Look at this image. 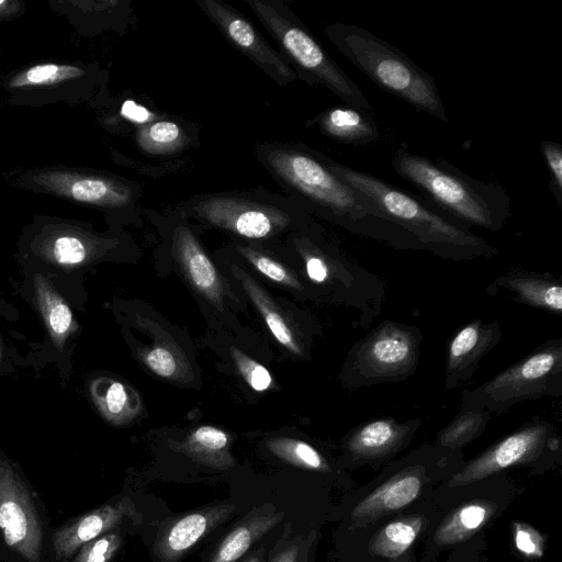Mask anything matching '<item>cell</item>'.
I'll return each mask as SVG.
<instances>
[{"label":"cell","mask_w":562,"mask_h":562,"mask_svg":"<svg viewBox=\"0 0 562 562\" xmlns=\"http://www.w3.org/2000/svg\"><path fill=\"white\" fill-rule=\"evenodd\" d=\"M540 153L546 159L550 171V191L557 204L562 207V146L552 140H543L540 144Z\"/></svg>","instance_id":"31"},{"label":"cell","mask_w":562,"mask_h":562,"mask_svg":"<svg viewBox=\"0 0 562 562\" xmlns=\"http://www.w3.org/2000/svg\"><path fill=\"white\" fill-rule=\"evenodd\" d=\"M127 400V393L122 383L115 381L110 383L104 396L105 407L110 414L120 415L124 412Z\"/></svg>","instance_id":"36"},{"label":"cell","mask_w":562,"mask_h":562,"mask_svg":"<svg viewBox=\"0 0 562 562\" xmlns=\"http://www.w3.org/2000/svg\"><path fill=\"white\" fill-rule=\"evenodd\" d=\"M263 27L283 52L297 77L304 81L324 86L347 106L371 113L372 106L361 88L329 56L323 45L278 0H245Z\"/></svg>","instance_id":"5"},{"label":"cell","mask_w":562,"mask_h":562,"mask_svg":"<svg viewBox=\"0 0 562 562\" xmlns=\"http://www.w3.org/2000/svg\"><path fill=\"white\" fill-rule=\"evenodd\" d=\"M284 517L273 505L266 504L248 513L218 542L207 562H237Z\"/></svg>","instance_id":"17"},{"label":"cell","mask_w":562,"mask_h":562,"mask_svg":"<svg viewBox=\"0 0 562 562\" xmlns=\"http://www.w3.org/2000/svg\"><path fill=\"white\" fill-rule=\"evenodd\" d=\"M423 333L395 321H384L352 346L342 370L346 387L357 390L402 382L418 366Z\"/></svg>","instance_id":"8"},{"label":"cell","mask_w":562,"mask_h":562,"mask_svg":"<svg viewBox=\"0 0 562 562\" xmlns=\"http://www.w3.org/2000/svg\"><path fill=\"white\" fill-rule=\"evenodd\" d=\"M561 394L562 339L552 338L483 384L464 390L461 404L499 414L522 401Z\"/></svg>","instance_id":"7"},{"label":"cell","mask_w":562,"mask_h":562,"mask_svg":"<svg viewBox=\"0 0 562 562\" xmlns=\"http://www.w3.org/2000/svg\"><path fill=\"white\" fill-rule=\"evenodd\" d=\"M395 172L464 225L501 231L510 218L504 188L477 180L448 160L429 158L401 145L391 159Z\"/></svg>","instance_id":"3"},{"label":"cell","mask_w":562,"mask_h":562,"mask_svg":"<svg viewBox=\"0 0 562 562\" xmlns=\"http://www.w3.org/2000/svg\"><path fill=\"white\" fill-rule=\"evenodd\" d=\"M195 2L223 36L273 81L282 87L295 81L297 75L285 57L276 50L235 8L220 0Z\"/></svg>","instance_id":"11"},{"label":"cell","mask_w":562,"mask_h":562,"mask_svg":"<svg viewBox=\"0 0 562 562\" xmlns=\"http://www.w3.org/2000/svg\"><path fill=\"white\" fill-rule=\"evenodd\" d=\"M1 4H4V1H1V0H0V5H1Z\"/></svg>","instance_id":"41"},{"label":"cell","mask_w":562,"mask_h":562,"mask_svg":"<svg viewBox=\"0 0 562 562\" xmlns=\"http://www.w3.org/2000/svg\"><path fill=\"white\" fill-rule=\"evenodd\" d=\"M173 247L195 288L211 301L220 302L222 286L217 271L196 237L187 226L179 225L175 229Z\"/></svg>","instance_id":"20"},{"label":"cell","mask_w":562,"mask_h":562,"mask_svg":"<svg viewBox=\"0 0 562 562\" xmlns=\"http://www.w3.org/2000/svg\"><path fill=\"white\" fill-rule=\"evenodd\" d=\"M237 250L269 279L293 288H300L296 278L269 256L250 247L237 246Z\"/></svg>","instance_id":"30"},{"label":"cell","mask_w":562,"mask_h":562,"mask_svg":"<svg viewBox=\"0 0 562 562\" xmlns=\"http://www.w3.org/2000/svg\"><path fill=\"white\" fill-rule=\"evenodd\" d=\"M497 321L473 319L461 326L447 345L445 386L453 390L470 379L481 360L502 340Z\"/></svg>","instance_id":"14"},{"label":"cell","mask_w":562,"mask_h":562,"mask_svg":"<svg viewBox=\"0 0 562 562\" xmlns=\"http://www.w3.org/2000/svg\"><path fill=\"white\" fill-rule=\"evenodd\" d=\"M560 437L548 420L532 419L469 461L449 481V487L468 485L515 464L538 460L560 449Z\"/></svg>","instance_id":"10"},{"label":"cell","mask_w":562,"mask_h":562,"mask_svg":"<svg viewBox=\"0 0 562 562\" xmlns=\"http://www.w3.org/2000/svg\"><path fill=\"white\" fill-rule=\"evenodd\" d=\"M195 220L234 235L261 239L276 236L307 218L290 198L260 192H218L195 195L180 205Z\"/></svg>","instance_id":"6"},{"label":"cell","mask_w":562,"mask_h":562,"mask_svg":"<svg viewBox=\"0 0 562 562\" xmlns=\"http://www.w3.org/2000/svg\"><path fill=\"white\" fill-rule=\"evenodd\" d=\"M513 293V300L552 314L562 313V283L551 274L508 271L493 283Z\"/></svg>","instance_id":"18"},{"label":"cell","mask_w":562,"mask_h":562,"mask_svg":"<svg viewBox=\"0 0 562 562\" xmlns=\"http://www.w3.org/2000/svg\"><path fill=\"white\" fill-rule=\"evenodd\" d=\"M495 505L485 501L468 503L440 525L435 533L438 544H453L473 536L493 516Z\"/></svg>","instance_id":"21"},{"label":"cell","mask_w":562,"mask_h":562,"mask_svg":"<svg viewBox=\"0 0 562 562\" xmlns=\"http://www.w3.org/2000/svg\"><path fill=\"white\" fill-rule=\"evenodd\" d=\"M422 469L418 465L397 472L359 502L351 517L357 521L369 520L408 505L422 490Z\"/></svg>","instance_id":"16"},{"label":"cell","mask_w":562,"mask_h":562,"mask_svg":"<svg viewBox=\"0 0 562 562\" xmlns=\"http://www.w3.org/2000/svg\"><path fill=\"white\" fill-rule=\"evenodd\" d=\"M324 164L350 187L371 199L419 249L446 259L492 258L497 249L485 239L454 224L416 196L382 179L347 167L319 153Z\"/></svg>","instance_id":"2"},{"label":"cell","mask_w":562,"mask_h":562,"mask_svg":"<svg viewBox=\"0 0 562 562\" xmlns=\"http://www.w3.org/2000/svg\"><path fill=\"white\" fill-rule=\"evenodd\" d=\"M147 367L158 375L170 378L177 371L175 356L166 348L158 347L145 355Z\"/></svg>","instance_id":"35"},{"label":"cell","mask_w":562,"mask_h":562,"mask_svg":"<svg viewBox=\"0 0 562 562\" xmlns=\"http://www.w3.org/2000/svg\"><path fill=\"white\" fill-rule=\"evenodd\" d=\"M121 112L123 116L136 123L147 124L148 121L154 117L153 113H150L146 108L138 105L133 101H126L122 105Z\"/></svg>","instance_id":"39"},{"label":"cell","mask_w":562,"mask_h":562,"mask_svg":"<svg viewBox=\"0 0 562 562\" xmlns=\"http://www.w3.org/2000/svg\"><path fill=\"white\" fill-rule=\"evenodd\" d=\"M423 527V517L412 516L384 526L370 541L372 555L395 559L415 541Z\"/></svg>","instance_id":"23"},{"label":"cell","mask_w":562,"mask_h":562,"mask_svg":"<svg viewBox=\"0 0 562 562\" xmlns=\"http://www.w3.org/2000/svg\"><path fill=\"white\" fill-rule=\"evenodd\" d=\"M514 542L516 549L528 558H541L544 551L542 535L531 526L514 522Z\"/></svg>","instance_id":"32"},{"label":"cell","mask_w":562,"mask_h":562,"mask_svg":"<svg viewBox=\"0 0 562 562\" xmlns=\"http://www.w3.org/2000/svg\"><path fill=\"white\" fill-rule=\"evenodd\" d=\"M325 33L341 55L375 85L417 111L448 123L449 119L432 77L404 52L355 24L330 23Z\"/></svg>","instance_id":"4"},{"label":"cell","mask_w":562,"mask_h":562,"mask_svg":"<svg viewBox=\"0 0 562 562\" xmlns=\"http://www.w3.org/2000/svg\"><path fill=\"white\" fill-rule=\"evenodd\" d=\"M269 449L291 464L319 472L330 470L327 460L310 443L296 439H273L268 443Z\"/></svg>","instance_id":"27"},{"label":"cell","mask_w":562,"mask_h":562,"mask_svg":"<svg viewBox=\"0 0 562 562\" xmlns=\"http://www.w3.org/2000/svg\"><path fill=\"white\" fill-rule=\"evenodd\" d=\"M237 272L246 292L260 311L267 326L269 327L274 338L290 351L299 355L301 352V347L296 340V337L293 335L290 326L286 323V319L279 312L276 304L271 301L267 293L244 271L237 270Z\"/></svg>","instance_id":"24"},{"label":"cell","mask_w":562,"mask_h":562,"mask_svg":"<svg viewBox=\"0 0 562 562\" xmlns=\"http://www.w3.org/2000/svg\"><path fill=\"white\" fill-rule=\"evenodd\" d=\"M256 155L290 199L306 213L398 249H418L416 241L371 199L336 176L316 149L302 144L263 143L257 146Z\"/></svg>","instance_id":"1"},{"label":"cell","mask_w":562,"mask_h":562,"mask_svg":"<svg viewBox=\"0 0 562 562\" xmlns=\"http://www.w3.org/2000/svg\"><path fill=\"white\" fill-rule=\"evenodd\" d=\"M186 140L180 125L172 121H153L140 127L137 134L139 147L149 154H170L178 150Z\"/></svg>","instance_id":"26"},{"label":"cell","mask_w":562,"mask_h":562,"mask_svg":"<svg viewBox=\"0 0 562 562\" xmlns=\"http://www.w3.org/2000/svg\"><path fill=\"white\" fill-rule=\"evenodd\" d=\"M82 74L81 69L71 66L55 64L37 65L16 78L12 82V86L23 87L29 85L52 83L67 78L78 77Z\"/></svg>","instance_id":"29"},{"label":"cell","mask_w":562,"mask_h":562,"mask_svg":"<svg viewBox=\"0 0 562 562\" xmlns=\"http://www.w3.org/2000/svg\"><path fill=\"white\" fill-rule=\"evenodd\" d=\"M227 445L228 437L224 431L203 426L193 432L187 450L202 463L224 469L233 464L232 458L226 452Z\"/></svg>","instance_id":"25"},{"label":"cell","mask_w":562,"mask_h":562,"mask_svg":"<svg viewBox=\"0 0 562 562\" xmlns=\"http://www.w3.org/2000/svg\"><path fill=\"white\" fill-rule=\"evenodd\" d=\"M491 418L486 409L461 404L454 418L438 432L436 445L451 450L460 449L479 437Z\"/></svg>","instance_id":"22"},{"label":"cell","mask_w":562,"mask_h":562,"mask_svg":"<svg viewBox=\"0 0 562 562\" xmlns=\"http://www.w3.org/2000/svg\"><path fill=\"white\" fill-rule=\"evenodd\" d=\"M330 139L347 145H363L380 138L371 113L350 106L329 108L308 122Z\"/></svg>","instance_id":"19"},{"label":"cell","mask_w":562,"mask_h":562,"mask_svg":"<svg viewBox=\"0 0 562 562\" xmlns=\"http://www.w3.org/2000/svg\"><path fill=\"white\" fill-rule=\"evenodd\" d=\"M48 321L53 331L61 335L67 331L70 326L71 312L65 303L57 302L50 308Z\"/></svg>","instance_id":"37"},{"label":"cell","mask_w":562,"mask_h":562,"mask_svg":"<svg viewBox=\"0 0 562 562\" xmlns=\"http://www.w3.org/2000/svg\"><path fill=\"white\" fill-rule=\"evenodd\" d=\"M302 543L299 539L285 540L281 543L276 552H273L270 562H301Z\"/></svg>","instance_id":"38"},{"label":"cell","mask_w":562,"mask_h":562,"mask_svg":"<svg viewBox=\"0 0 562 562\" xmlns=\"http://www.w3.org/2000/svg\"><path fill=\"white\" fill-rule=\"evenodd\" d=\"M420 419L398 422L378 417L357 426L346 438L345 447L353 461L378 460L396 453L420 427Z\"/></svg>","instance_id":"15"},{"label":"cell","mask_w":562,"mask_h":562,"mask_svg":"<svg viewBox=\"0 0 562 562\" xmlns=\"http://www.w3.org/2000/svg\"><path fill=\"white\" fill-rule=\"evenodd\" d=\"M53 251L56 260L65 265L78 263L86 257L85 246L75 237L58 238L54 244Z\"/></svg>","instance_id":"34"},{"label":"cell","mask_w":562,"mask_h":562,"mask_svg":"<svg viewBox=\"0 0 562 562\" xmlns=\"http://www.w3.org/2000/svg\"><path fill=\"white\" fill-rule=\"evenodd\" d=\"M233 357L247 383L255 391L261 392L270 387L272 379L263 366L249 359L236 349H233Z\"/></svg>","instance_id":"33"},{"label":"cell","mask_w":562,"mask_h":562,"mask_svg":"<svg viewBox=\"0 0 562 562\" xmlns=\"http://www.w3.org/2000/svg\"><path fill=\"white\" fill-rule=\"evenodd\" d=\"M236 513L233 504H213L167 520L158 530L154 552L162 562L183 558L202 538Z\"/></svg>","instance_id":"13"},{"label":"cell","mask_w":562,"mask_h":562,"mask_svg":"<svg viewBox=\"0 0 562 562\" xmlns=\"http://www.w3.org/2000/svg\"><path fill=\"white\" fill-rule=\"evenodd\" d=\"M139 519L140 514L127 496L101 505L67 521L53 532L49 541L52 555L57 562H69L85 543Z\"/></svg>","instance_id":"12"},{"label":"cell","mask_w":562,"mask_h":562,"mask_svg":"<svg viewBox=\"0 0 562 562\" xmlns=\"http://www.w3.org/2000/svg\"><path fill=\"white\" fill-rule=\"evenodd\" d=\"M122 542L121 528L113 529L85 543L69 562H110Z\"/></svg>","instance_id":"28"},{"label":"cell","mask_w":562,"mask_h":562,"mask_svg":"<svg viewBox=\"0 0 562 562\" xmlns=\"http://www.w3.org/2000/svg\"><path fill=\"white\" fill-rule=\"evenodd\" d=\"M0 532L23 562H45L48 540L35 497L11 467L0 464Z\"/></svg>","instance_id":"9"},{"label":"cell","mask_w":562,"mask_h":562,"mask_svg":"<svg viewBox=\"0 0 562 562\" xmlns=\"http://www.w3.org/2000/svg\"><path fill=\"white\" fill-rule=\"evenodd\" d=\"M245 562H263V550L260 549V550L256 551Z\"/></svg>","instance_id":"40"}]
</instances>
